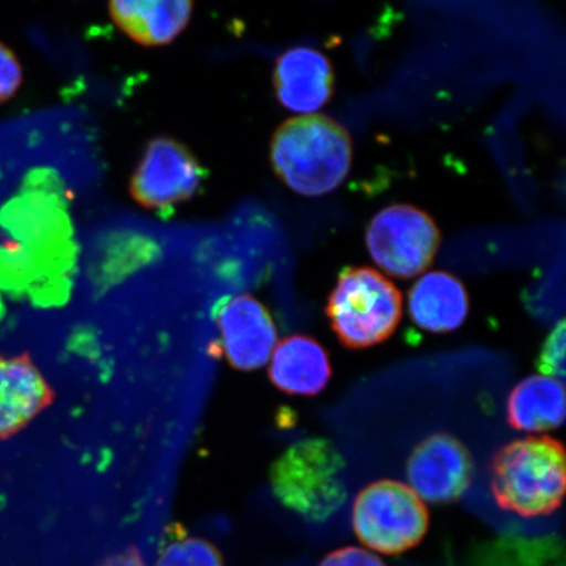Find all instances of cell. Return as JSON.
I'll return each instance as SVG.
<instances>
[{"instance_id":"obj_3","label":"cell","mask_w":566,"mask_h":566,"mask_svg":"<svg viewBox=\"0 0 566 566\" xmlns=\"http://www.w3.org/2000/svg\"><path fill=\"white\" fill-rule=\"evenodd\" d=\"M332 331L345 348L360 350L385 343L401 321L400 290L369 266H348L338 274L327 302Z\"/></svg>"},{"instance_id":"obj_19","label":"cell","mask_w":566,"mask_h":566,"mask_svg":"<svg viewBox=\"0 0 566 566\" xmlns=\"http://www.w3.org/2000/svg\"><path fill=\"white\" fill-rule=\"evenodd\" d=\"M318 566H387L373 552L359 547H345L331 552Z\"/></svg>"},{"instance_id":"obj_7","label":"cell","mask_w":566,"mask_h":566,"mask_svg":"<svg viewBox=\"0 0 566 566\" xmlns=\"http://www.w3.org/2000/svg\"><path fill=\"white\" fill-rule=\"evenodd\" d=\"M208 171L190 148L169 137L148 142L132 175L134 201L147 210L168 211L200 192Z\"/></svg>"},{"instance_id":"obj_20","label":"cell","mask_w":566,"mask_h":566,"mask_svg":"<svg viewBox=\"0 0 566 566\" xmlns=\"http://www.w3.org/2000/svg\"><path fill=\"white\" fill-rule=\"evenodd\" d=\"M102 566H146L137 548L130 547L109 558Z\"/></svg>"},{"instance_id":"obj_8","label":"cell","mask_w":566,"mask_h":566,"mask_svg":"<svg viewBox=\"0 0 566 566\" xmlns=\"http://www.w3.org/2000/svg\"><path fill=\"white\" fill-rule=\"evenodd\" d=\"M407 476L410 488L422 501L451 504L471 485L473 459L470 450L454 436L431 434L410 454Z\"/></svg>"},{"instance_id":"obj_2","label":"cell","mask_w":566,"mask_h":566,"mask_svg":"<svg viewBox=\"0 0 566 566\" xmlns=\"http://www.w3.org/2000/svg\"><path fill=\"white\" fill-rule=\"evenodd\" d=\"M491 488L506 512L525 518L555 513L565 493L563 443L543 436L502 446L492 459Z\"/></svg>"},{"instance_id":"obj_11","label":"cell","mask_w":566,"mask_h":566,"mask_svg":"<svg viewBox=\"0 0 566 566\" xmlns=\"http://www.w3.org/2000/svg\"><path fill=\"white\" fill-rule=\"evenodd\" d=\"M334 84L335 74L329 60L315 49L293 48L275 62V95L289 111L313 115L329 102Z\"/></svg>"},{"instance_id":"obj_13","label":"cell","mask_w":566,"mask_h":566,"mask_svg":"<svg viewBox=\"0 0 566 566\" xmlns=\"http://www.w3.org/2000/svg\"><path fill=\"white\" fill-rule=\"evenodd\" d=\"M469 313V293L455 275L430 272L410 289V317L424 331L448 334L458 329Z\"/></svg>"},{"instance_id":"obj_1","label":"cell","mask_w":566,"mask_h":566,"mask_svg":"<svg viewBox=\"0 0 566 566\" xmlns=\"http://www.w3.org/2000/svg\"><path fill=\"white\" fill-rule=\"evenodd\" d=\"M271 161L275 175L295 193L334 192L350 172V134L336 119L317 113L290 118L273 134Z\"/></svg>"},{"instance_id":"obj_10","label":"cell","mask_w":566,"mask_h":566,"mask_svg":"<svg viewBox=\"0 0 566 566\" xmlns=\"http://www.w3.org/2000/svg\"><path fill=\"white\" fill-rule=\"evenodd\" d=\"M53 401V388L30 353H0V441L21 433Z\"/></svg>"},{"instance_id":"obj_18","label":"cell","mask_w":566,"mask_h":566,"mask_svg":"<svg viewBox=\"0 0 566 566\" xmlns=\"http://www.w3.org/2000/svg\"><path fill=\"white\" fill-rule=\"evenodd\" d=\"M23 82V70L15 53L0 42V104L10 101Z\"/></svg>"},{"instance_id":"obj_12","label":"cell","mask_w":566,"mask_h":566,"mask_svg":"<svg viewBox=\"0 0 566 566\" xmlns=\"http://www.w3.org/2000/svg\"><path fill=\"white\" fill-rule=\"evenodd\" d=\"M331 377L328 353L315 338L295 335L275 345L269 378L280 391L315 396L327 387Z\"/></svg>"},{"instance_id":"obj_15","label":"cell","mask_w":566,"mask_h":566,"mask_svg":"<svg viewBox=\"0 0 566 566\" xmlns=\"http://www.w3.org/2000/svg\"><path fill=\"white\" fill-rule=\"evenodd\" d=\"M506 412L515 430L542 433L560 427L565 417L563 381L546 375L521 380L509 395Z\"/></svg>"},{"instance_id":"obj_6","label":"cell","mask_w":566,"mask_h":566,"mask_svg":"<svg viewBox=\"0 0 566 566\" xmlns=\"http://www.w3.org/2000/svg\"><path fill=\"white\" fill-rule=\"evenodd\" d=\"M375 264L398 279H412L433 263L441 233L428 212L396 203L375 214L366 231Z\"/></svg>"},{"instance_id":"obj_14","label":"cell","mask_w":566,"mask_h":566,"mask_svg":"<svg viewBox=\"0 0 566 566\" xmlns=\"http://www.w3.org/2000/svg\"><path fill=\"white\" fill-rule=\"evenodd\" d=\"M109 13L119 30L133 41L145 46H161L186 30L192 18L193 3L187 0H117L109 3Z\"/></svg>"},{"instance_id":"obj_9","label":"cell","mask_w":566,"mask_h":566,"mask_svg":"<svg viewBox=\"0 0 566 566\" xmlns=\"http://www.w3.org/2000/svg\"><path fill=\"white\" fill-rule=\"evenodd\" d=\"M221 348L229 364L242 371L261 369L277 345L271 313L252 295L231 296L218 313Z\"/></svg>"},{"instance_id":"obj_16","label":"cell","mask_w":566,"mask_h":566,"mask_svg":"<svg viewBox=\"0 0 566 566\" xmlns=\"http://www.w3.org/2000/svg\"><path fill=\"white\" fill-rule=\"evenodd\" d=\"M155 566H223V560L211 543L181 533L179 527L161 547Z\"/></svg>"},{"instance_id":"obj_17","label":"cell","mask_w":566,"mask_h":566,"mask_svg":"<svg viewBox=\"0 0 566 566\" xmlns=\"http://www.w3.org/2000/svg\"><path fill=\"white\" fill-rule=\"evenodd\" d=\"M537 369L546 377L563 381L565 378V323L560 321L551 331L542 346Z\"/></svg>"},{"instance_id":"obj_4","label":"cell","mask_w":566,"mask_h":566,"mask_svg":"<svg viewBox=\"0 0 566 566\" xmlns=\"http://www.w3.org/2000/svg\"><path fill=\"white\" fill-rule=\"evenodd\" d=\"M345 467L342 452L329 440H303L272 464L273 492L283 505L304 518L327 521L348 497L343 479Z\"/></svg>"},{"instance_id":"obj_5","label":"cell","mask_w":566,"mask_h":566,"mask_svg":"<svg viewBox=\"0 0 566 566\" xmlns=\"http://www.w3.org/2000/svg\"><path fill=\"white\" fill-rule=\"evenodd\" d=\"M352 523L367 548L392 556L419 546L428 533L429 512L412 488L380 480L358 493Z\"/></svg>"}]
</instances>
